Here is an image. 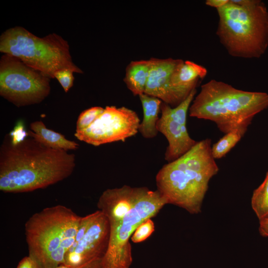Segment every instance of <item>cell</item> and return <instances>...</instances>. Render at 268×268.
Masks as SVG:
<instances>
[{"instance_id": "obj_1", "label": "cell", "mask_w": 268, "mask_h": 268, "mask_svg": "<svg viewBox=\"0 0 268 268\" xmlns=\"http://www.w3.org/2000/svg\"><path fill=\"white\" fill-rule=\"evenodd\" d=\"M75 157L34 138L12 143L7 134L0 148V190L19 193L44 189L70 176Z\"/></svg>"}, {"instance_id": "obj_2", "label": "cell", "mask_w": 268, "mask_h": 268, "mask_svg": "<svg viewBox=\"0 0 268 268\" xmlns=\"http://www.w3.org/2000/svg\"><path fill=\"white\" fill-rule=\"evenodd\" d=\"M211 146L209 138L198 141L186 153L159 170L155 178L157 190L167 204L191 214L201 211L209 182L219 171Z\"/></svg>"}, {"instance_id": "obj_3", "label": "cell", "mask_w": 268, "mask_h": 268, "mask_svg": "<svg viewBox=\"0 0 268 268\" xmlns=\"http://www.w3.org/2000/svg\"><path fill=\"white\" fill-rule=\"evenodd\" d=\"M268 108V93L243 90L211 79L201 86L189 114L214 122L225 134L236 130L247 131L254 117Z\"/></svg>"}, {"instance_id": "obj_4", "label": "cell", "mask_w": 268, "mask_h": 268, "mask_svg": "<svg viewBox=\"0 0 268 268\" xmlns=\"http://www.w3.org/2000/svg\"><path fill=\"white\" fill-rule=\"evenodd\" d=\"M81 218L70 208L60 204L33 214L25 224L29 255L44 268L63 265L75 240Z\"/></svg>"}, {"instance_id": "obj_5", "label": "cell", "mask_w": 268, "mask_h": 268, "mask_svg": "<svg viewBox=\"0 0 268 268\" xmlns=\"http://www.w3.org/2000/svg\"><path fill=\"white\" fill-rule=\"evenodd\" d=\"M216 31L229 55L243 59L259 58L268 47V10L260 0L241 6L229 0L217 9Z\"/></svg>"}, {"instance_id": "obj_6", "label": "cell", "mask_w": 268, "mask_h": 268, "mask_svg": "<svg viewBox=\"0 0 268 268\" xmlns=\"http://www.w3.org/2000/svg\"><path fill=\"white\" fill-rule=\"evenodd\" d=\"M0 51L18 59L49 77L54 78L56 72L64 68L82 73L72 62L67 42L55 33L40 38L16 26L1 35Z\"/></svg>"}, {"instance_id": "obj_7", "label": "cell", "mask_w": 268, "mask_h": 268, "mask_svg": "<svg viewBox=\"0 0 268 268\" xmlns=\"http://www.w3.org/2000/svg\"><path fill=\"white\" fill-rule=\"evenodd\" d=\"M167 204L157 190L138 187L131 209L118 224L110 226L109 245L102 259V268H129L133 262L130 238L141 223L155 216Z\"/></svg>"}, {"instance_id": "obj_8", "label": "cell", "mask_w": 268, "mask_h": 268, "mask_svg": "<svg viewBox=\"0 0 268 268\" xmlns=\"http://www.w3.org/2000/svg\"><path fill=\"white\" fill-rule=\"evenodd\" d=\"M50 92V78L18 59L4 54L0 61V94L18 107L42 102Z\"/></svg>"}, {"instance_id": "obj_9", "label": "cell", "mask_w": 268, "mask_h": 268, "mask_svg": "<svg viewBox=\"0 0 268 268\" xmlns=\"http://www.w3.org/2000/svg\"><path fill=\"white\" fill-rule=\"evenodd\" d=\"M110 235L109 221L101 211L82 217L75 240L63 265L75 267L102 259L108 249Z\"/></svg>"}, {"instance_id": "obj_10", "label": "cell", "mask_w": 268, "mask_h": 268, "mask_svg": "<svg viewBox=\"0 0 268 268\" xmlns=\"http://www.w3.org/2000/svg\"><path fill=\"white\" fill-rule=\"evenodd\" d=\"M140 119L137 113L127 107L107 106L87 129L76 131L74 135L88 144L99 146L122 141L138 132Z\"/></svg>"}, {"instance_id": "obj_11", "label": "cell", "mask_w": 268, "mask_h": 268, "mask_svg": "<svg viewBox=\"0 0 268 268\" xmlns=\"http://www.w3.org/2000/svg\"><path fill=\"white\" fill-rule=\"evenodd\" d=\"M196 93L195 89L186 100L175 107L163 102L161 104V115L157 121V130L168 141L164 156L168 162L182 156L198 141L190 136L187 128V114Z\"/></svg>"}, {"instance_id": "obj_12", "label": "cell", "mask_w": 268, "mask_h": 268, "mask_svg": "<svg viewBox=\"0 0 268 268\" xmlns=\"http://www.w3.org/2000/svg\"><path fill=\"white\" fill-rule=\"evenodd\" d=\"M180 59H149L150 68L144 93L155 97L175 107L186 100L191 92L176 88L171 83V73Z\"/></svg>"}, {"instance_id": "obj_13", "label": "cell", "mask_w": 268, "mask_h": 268, "mask_svg": "<svg viewBox=\"0 0 268 268\" xmlns=\"http://www.w3.org/2000/svg\"><path fill=\"white\" fill-rule=\"evenodd\" d=\"M138 187L124 185L104 191L97 202V207L107 218L110 226L118 224L130 211L136 200Z\"/></svg>"}, {"instance_id": "obj_14", "label": "cell", "mask_w": 268, "mask_h": 268, "mask_svg": "<svg viewBox=\"0 0 268 268\" xmlns=\"http://www.w3.org/2000/svg\"><path fill=\"white\" fill-rule=\"evenodd\" d=\"M207 70L202 66L190 61L180 59L173 70L171 83L176 88L191 92L196 89L200 80L206 75Z\"/></svg>"}, {"instance_id": "obj_15", "label": "cell", "mask_w": 268, "mask_h": 268, "mask_svg": "<svg viewBox=\"0 0 268 268\" xmlns=\"http://www.w3.org/2000/svg\"><path fill=\"white\" fill-rule=\"evenodd\" d=\"M30 128L28 136L46 146L67 151L76 150L79 147V145L74 141L69 140L62 134L48 129L42 121L31 123Z\"/></svg>"}, {"instance_id": "obj_16", "label": "cell", "mask_w": 268, "mask_h": 268, "mask_svg": "<svg viewBox=\"0 0 268 268\" xmlns=\"http://www.w3.org/2000/svg\"><path fill=\"white\" fill-rule=\"evenodd\" d=\"M143 110V119L140 123L138 132L145 138L155 137L158 132L157 123L162 101L145 93L138 96Z\"/></svg>"}, {"instance_id": "obj_17", "label": "cell", "mask_w": 268, "mask_h": 268, "mask_svg": "<svg viewBox=\"0 0 268 268\" xmlns=\"http://www.w3.org/2000/svg\"><path fill=\"white\" fill-rule=\"evenodd\" d=\"M149 68V60L132 61L126 67L124 81L134 95L144 93Z\"/></svg>"}, {"instance_id": "obj_18", "label": "cell", "mask_w": 268, "mask_h": 268, "mask_svg": "<svg viewBox=\"0 0 268 268\" xmlns=\"http://www.w3.org/2000/svg\"><path fill=\"white\" fill-rule=\"evenodd\" d=\"M244 130H236L225 134L211 146V153L215 159L224 157L240 141L246 134Z\"/></svg>"}, {"instance_id": "obj_19", "label": "cell", "mask_w": 268, "mask_h": 268, "mask_svg": "<svg viewBox=\"0 0 268 268\" xmlns=\"http://www.w3.org/2000/svg\"><path fill=\"white\" fill-rule=\"evenodd\" d=\"M251 206L259 221L268 217V171L251 198Z\"/></svg>"}, {"instance_id": "obj_20", "label": "cell", "mask_w": 268, "mask_h": 268, "mask_svg": "<svg viewBox=\"0 0 268 268\" xmlns=\"http://www.w3.org/2000/svg\"><path fill=\"white\" fill-rule=\"evenodd\" d=\"M104 109L95 106L85 110L78 116L76 122V131H81L88 128L103 112Z\"/></svg>"}, {"instance_id": "obj_21", "label": "cell", "mask_w": 268, "mask_h": 268, "mask_svg": "<svg viewBox=\"0 0 268 268\" xmlns=\"http://www.w3.org/2000/svg\"><path fill=\"white\" fill-rule=\"evenodd\" d=\"M154 223L151 218H148L141 223L135 229L131 237V240L134 243L142 242L147 239L154 232Z\"/></svg>"}, {"instance_id": "obj_22", "label": "cell", "mask_w": 268, "mask_h": 268, "mask_svg": "<svg viewBox=\"0 0 268 268\" xmlns=\"http://www.w3.org/2000/svg\"><path fill=\"white\" fill-rule=\"evenodd\" d=\"M73 70L68 68L60 69L55 72L54 78L60 82L66 92L72 86L74 80Z\"/></svg>"}, {"instance_id": "obj_23", "label": "cell", "mask_w": 268, "mask_h": 268, "mask_svg": "<svg viewBox=\"0 0 268 268\" xmlns=\"http://www.w3.org/2000/svg\"><path fill=\"white\" fill-rule=\"evenodd\" d=\"M8 134L11 142L14 144L23 141L28 136V131L25 130L22 122H18Z\"/></svg>"}, {"instance_id": "obj_24", "label": "cell", "mask_w": 268, "mask_h": 268, "mask_svg": "<svg viewBox=\"0 0 268 268\" xmlns=\"http://www.w3.org/2000/svg\"><path fill=\"white\" fill-rule=\"evenodd\" d=\"M16 268H44L34 257L28 254L19 262Z\"/></svg>"}, {"instance_id": "obj_25", "label": "cell", "mask_w": 268, "mask_h": 268, "mask_svg": "<svg viewBox=\"0 0 268 268\" xmlns=\"http://www.w3.org/2000/svg\"><path fill=\"white\" fill-rule=\"evenodd\" d=\"M101 262L102 259H96L78 266L72 267L62 265L55 268H102Z\"/></svg>"}, {"instance_id": "obj_26", "label": "cell", "mask_w": 268, "mask_h": 268, "mask_svg": "<svg viewBox=\"0 0 268 268\" xmlns=\"http://www.w3.org/2000/svg\"><path fill=\"white\" fill-rule=\"evenodd\" d=\"M259 231L261 235L268 237V217L259 221Z\"/></svg>"}, {"instance_id": "obj_27", "label": "cell", "mask_w": 268, "mask_h": 268, "mask_svg": "<svg viewBox=\"0 0 268 268\" xmlns=\"http://www.w3.org/2000/svg\"><path fill=\"white\" fill-rule=\"evenodd\" d=\"M229 0H206L205 3L206 5L214 7L216 9L226 5Z\"/></svg>"}]
</instances>
